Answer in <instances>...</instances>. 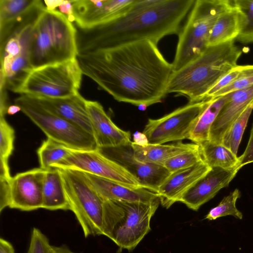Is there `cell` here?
Listing matches in <instances>:
<instances>
[{
  "label": "cell",
  "mask_w": 253,
  "mask_h": 253,
  "mask_svg": "<svg viewBox=\"0 0 253 253\" xmlns=\"http://www.w3.org/2000/svg\"><path fill=\"white\" fill-rule=\"evenodd\" d=\"M77 58L83 74L119 102L148 106L167 94L173 65L152 41L78 54Z\"/></svg>",
  "instance_id": "obj_1"
},
{
  "label": "cell",
  "mask_w": 253,
  "mask_h": 253,
  "mask_svg": "<svg viewBox=\"0 0 253 253\" xmlns=\"http://www.w3.org/2000/svg\"><path fill=\"white\" fill-rule=\"evenodd\" d=\"M196 0H136L121 16L86 29L76 26L78 54L92 53L148 40L156 43L178 35Z\"/></svg>",
  "instance_id": "obj_2"
},
{
  "label": "cell",
  "mask_w": 253,
  "mask_h": 253,
  "mask_svg": "<svg viewBox=\"0 0 253 253\" xmlns=\"http://www.w3.org/2000/svg\"><path fill=\"white\" fill-rule=\"evenodd\" d=\"M242 53L234 41L208 46L197 58L172 72L167 94L184 95L189 103L205 100L207 94L217 81L237 65Z\"/></svg>",
  "instance_id": "obj_3"
},
{
  "label": "cell",
  "mask_w": 253,
  "mask_h": 253,
  "mask_svg": "<svg viewBox=\"0 0 253 253\" xmlns=\"http://www.w3.org/2000/svg\"><path fill=\"white\" fill-rule=\"evenodd\" d=\"M77 30L60 12L45 9L36 22L31 53L32 69L77 57Z\"/></svg>",
  "instance_id": "obj_4"
},
{
  "label": "cell",
  "mask_w": 253,
  "mask_h": 253,
  "mask_svg": "<svg viewBox=\"0 0 253 253\" xmlns=\"http://www.w3.org/2000/svg\"><path fill=\"white\" fill-rule=\"evenodd\" d=\"M234 4L230 0H196L178 34L172 62L176 71L199 56L207 48L212 27L219 15Z\"/></svg>",
  "instance_id": "obj_5"
},
{
  "label": "cell",
  "mask_w": 253,
  "mask_h": 253,
  "mask_svg": "<svg viewBox=\"0 0 253 253\" xmlns=\"http://www.w3.org/2000/svg\"><path fill=\"white\" fill-rule=\"evenodd\" d=\"M59 169L70 205L85 238L102 235L104 200L81 171Z\"/></svg>",
  "instance_id": "obj_6"
},
{
  "label": "cell",
  "mask_w": 253,
  "mask_h": 253,
  "mask_svg": "<svg viewBox=\"0 0 253 253\" xmlns=\"http://www.w3.org/2000/svg\"><path fill=\"white\" fill-rule=\"evenodd\" d=\"M83 73L77 57L33 69L15 93L60 98L79 93Z\"/></svg>",
  "instance_id": "obj_7"
},
{
  "label": "cell",
  "mask_w": 253,
  "mask_h": 253,
  "mask_svg": "<svg viewBox=\"0 0 253 253\" xmlns=\"http://www.w3.org/2000/svg\"><path fill=\"white\" fill-rule=\"evenodd\" d=\"M14 104L47 136L70 149L96 150L97 145L93 135L79 126L43 108L34 97L21 95Z\"/></svg>",
  "instance_id": "obj_8"
},
{
  "label": "cell",
  "mask_w": 253,
  "mask_h": 253,
  "mask_svg": "<svg viewBox=\"0 0 253 253\" xmlns=\"http://www.w3.org/2000/svg\"><path fill=\"white\" fill-rule=\"evenodd\" d=\"M118 202L124 212L105 228L103 235L121 250L132 251L151 230L150 220L159 206L160 199L146 203Z\"/></svg>",
  "instance_id": "obj_9"
},
{
  "label": "cell",
  "mask_w": 253,
  "mask_h": 253,
  "mask_svg": "<svg viewBox=\"0 0 253 253\" xmlns=\"http://www.w3.org/2000/svg\"><path fill=\"white\" fill-rule=\"evenodd\" d=\"M209 101L210 99H207L189 103L159 119H149L142 132L151 144H163L189 139Z\"/></svg>",
  "instance_id": "obj_10"
},
{
  "label": "cell",
  "mask_w": 253,
  "mask_h": 253,
  "mask_svg": "<svg viewBox=\"0 0 253 253\" xmlns=\"http://www.w3.org/2000/svg\"><path fill=\"white\" fill-rule=\"evenodd\" d=\"M52 168L70 169L90 173L128 187L143 188L140 181L125 168L96 150L71 149L70 154Z\"/></svg>",
  "instance_id": "obj_11"
},
{
  "label": "cell",
  "mask_w": 253,
  "mask_h": 253,
  "mask_svg": "<svg viewBox=\"0 0 253 253\" xmlns=\"http://www.w3.org/2000/svg\"><path fill=\"white\" fill-rule=\"evenodd\" d=\"M131 143L117 147H99L97 150L125 168L138 179L144 188L157 193L159 186L171 173L163 166L137 160L134 156Z\"/></svg>",
  "instance_id": "obj_12"
},
{
  "label": "cell",
  "mask_w": 253,
  "mask_h": 253,
  "mask_svg": "<svg viewBox=\"0 0 253 253\" xmlns=\"http://www.w3.org/2000/svg\"><path fill=\"white\" fill-rule=\"evenodd\" d=\"M41 0H0V49L14 34L35 24L46 9Z\"/></svg>",
  "instance_id": "obj_13"
},
{
  "label": "cell",
  "mask_w": 253,
  "mask_h": 253,
  "mask_svg": "<svg viewBox=\"0 0 253 253\" xmlns=\"http://www.w3.org/2000/svg\"><path fill=\"white\" fill-rule=\"evenodd\" d=\"M136 0H72L75 25L86 29L123 14Z\"/></svg>",
  "instance_id": "obj_14"
},
{
  "label": "cell",
  "mask_w": 253,
  "mask_h": 253,
  "mask_svg": "<svg viewBox=\"0 0 253 253\" xmlns=\"http://www.w3.org/2000/svg\"><path fill=\"white\" fill-rule=\"evenodd\" d=\"M45 172L40 168H35L12 177L8 207L25 211L42 208Z\"/></svg>",
  "instance_id": "obj_15"
},
{
  "label": "cell",
  "mask_w": 253,
  "mask_h": 253,
  "mask_svg": "<svg viewBox=\"0 0 253 253\" xmlns=\"http://www.w3.org/2000/svg\"><path fill=\"white\" fill-rule=\"evenodd\" d=\"M211 169L203 159L190 168L171 173L157 192L162 206L168 209L179 202L182 196Z\"/></svg>",
  "instance_id": "obj_16"
},
{
  "label": "cell",
  "mask_w": 253,
  "mask_h": 253,
  "mask_svg": "<svg viewBox=\"0 0 253 253\" xmlns=\"http://www.w3.org/2000/svg\"><path fill=\"white\" fill-rule=\"evenodd\" d=\"M239 169H225L211 168L206 175L200 179L181 198L179 202L189 209L197 211L201 206L213 198L218 192L228 186Z\"/></svg>",
  "instance_id": "obj_17"
},
{
  "label": "cell",
  "mask_w": 253,
  "mask_h": 253,
  "mask_svg": "<svg viewBox=\"0 0 253 253\" xmlns=\"http://www.w3.org/2000/svg\"><path fill=\"white\" fill-rule=\"evenodd\" d=\"M86 106L98 148L117 147L130 143L129 131L118 127L99 102L86 100Z\"/></svg>",
  "instance_id": "obj_18"
},
{
  "label": "cell",
  "mask_w": 253,
  "mask_h": 253,
  "mask_svg": "<svg viewBox=\"0 0 253 253\" xmlns=\"http://www.w3.org/2000/svg\"><path fill=\"white\" fill-rule=\"evenodd\" d=\"M33 97L48 111L93 135L86 106V100L80 93L68 97L60 98Z\"/></svg>",
  "instance_id": "obj_19"
},
{
  "label": "cell",
  "mask_w": 253,
  "mask_h": 253,
  "mask_svg": "<svg viewBox=\"0 0 253 253\" xmlns=\"http://www.w3.org/2000/svg\"><path fill=\"white\" fill-rule=\"evenodd\" d=\"M253 100V85L231 92L229 99L211 126L209 140L221 144L223 137L230 126Z\"/></svg>",
  "instance_id": "obj_20"
},
{
  "label": "cell",
  "mask_w": 253,
  "mask_h": 253,
  "mask_svg": "<svg viewBox=\"0 0 253 253\" xmlns=\"http://www.w3.org/2000/svg\"><path fill=\"white\" fill-rule=\"evenodd\" d=\"M94 188L104 200L124 202H150L158 198L157 193L143 188H133L84 172Z\"/></svg>",
  "instance_id": "obj_21"
},
{
  "label": "cell",
  "mask_w": 253,
  "mask_h": 253,
  "mask_svg": "<svg viewBox=\"0 0 253 253\" xmlns=\"http://www.w3.org/2000/svg\"><path fill=\"white\" fill-rule=\"evenodd\" d=\"M131 146L137 160L162 166L171 158L200 147L195 143H184L181 141L170 144H149L146 147L140 146L131 141Z\"/></svg>",
  "instance_id": "obj_22"
},
{
  "label": "cell",
  "mask_w": 253,
  "mask_h": 253,
  "mask_svg": "<svg viewBox=\"0 0 253 253\" xmlns=\"http://www.w3.org/2000/svg\"><path fill=\"white\" fill-rule=\"evenodd\" d=\"M244 21V14L234 4L216 20L211 32L208 46L234 41L243 26Z\"/></svg>",
  "instance_id": "obj_23"
},
{
  "label": "cell",
  "mask_w": 253,
  "mask_h": 253,
  "mask_svg": "<svg viewBox=\"0 0 253 253\" xmlns=\"http://www.w3.org/2000/svg\"><path fill=\"white\" fill-rule=\"evenodd\" d=\"M42 209L70 210L59 169L45 170L42 189Z\"/></svg>",
  "instance_id": "obj_24"
},
{
  "label": "cell",
  "mask_w": 253,
  "mask_h": 253,
  "mask_svg": "<svg viewBox=\"0 0 253 253\" xmlns=\"http://www.w3.org/2000/svg\"><path fill=\"white\" fill-rule=\"evenodd\" d=\"M230 96L231 93L210 98L209 104L198 118L188 139L197 144L209 140L211 126Z\"/></svg>",
  "instance_id": "obj_25"
},
{
  "label": "cell",
  "mask_w": 253,
  "mask_h": 253,
  "mask_svg": "<svg viewBox=\"0 0 253 253\" xmlns=\"http://www.w3.org/2000/svg\"><path fill=\"white\" fill-rule=\"evenodd\" d=\"M198 145L204 161L210 167L225 169H239V158L223 145L210 140L203 141Z\"/></svg>",
  "instance_id": "obj_26"
},
{
  "label": "cell",
  "mask_w": 253,
  "mask_h": 253,
  "mask_svg": "<svg viewBox=\"0 0 253 253\" xmlns=\"http://www.w3.org/2000/svg\"><path fill=\"white\" fill-rule=\"evenodd\" d=\"M71 149L49 138L43 141L37 150L40 168L48 170L66 158Z\"/></svg>",
  "instance_id": "obj_27"
},
{
  "label": "cell",
  "mask_w": 253,
  "mask_h": 253,
  "mask_svg": "<svg viewBox=\"0 0 253 253\" xmlns=\"http://www.w3.org/2000/svg\"><path fill=\"white\" fill-rule=\"evenodd\" d=\"M253 110V100L232 123L223 137L221 144L236 155L244 131Z\"/></svg>",
  "instance_id": "obj_28"
},
{
  "label": "cell",
  "mask_w": 253,
  "mask_h": 253,
  "mask_svg": "<svg viewBox=\"0 0 253 253\" xmlns=\"http://www.w3.org/2000/svg\"><path fill=\"white\" fill-rule=\"evenodd\" d=\"M240 197V191L238 189H235L229 195L224 197L217 206L212 208L205 216V219L212 220L222 216L232 215L242 219V213L236 207V202Z\"/></svg>",
  "instance_id": "obj_29"
},
{
  "label": "cell",
  "mask_w": 253,
  "mask_h": 253,
  "mask_svg": "<svg viewBox=\"0 0 253 253\" xmlns=\"http://www.w3.org/2000/svg\"><path fill=\"white\" fill-rule=\"evenodd\" d=\"M233 1L245 17L243 26L236 40L243 44L253 42V0H233Z\"/></svg>",
  "instance_id": "obj_30"
},
{
  "label": "cell",
  "mask_w": 253,
  "mask_h": 253,
  "mask_svg": "<svg viewBox=\"0 0 253 253\" xmlns=\"http://www.w3.org/2000/svg\"><path fill=\"white\" fill-rule=\"evenodd\" d=\"M203 160L200 147L178 155L165 162L163 166L170 173L190 168Z\"/></svg>",
  "instance_id": "obj_31"
},
{
  "label": "cell",
  "mask_w": 253,
  "mask_h": 253,
  "mask_svg": "<svg viewBox=\"0 0 253 253\" xmlns=\"http://www.w3.org/2000/svg\"><path fill=\"white\" fill-rule=\"evenodd\" d=\"M15 131L7 123L4 116H0V161L8 162L14 149Z\"/></svg>",
  "instance_id": "obj_32"
},
{
  "label": "cell",
  "mask_w": 253,
  "mask_h": 253,
  "mask_svg": "<svg viewBox=\"0 0 253 253\" xmlns=\"http://www.w3.org/2000/svg\"><path fill=\"white\" fill-rule=\"evenodd\" d=\"M252 85H253V65H243L238 77L229 85L218 91L212 98L224 95Z\"/></svg>",
  "instance_id": "obj_33"
},
{
  "label": "cell",
  "mask_w": 253,
  "mask_h": 253,
  "mask_svg": "<svg viewBox=\"0 0 253 253\" xmlns=\"http://www.w3.org/2000/svg\"><path fill=\"white\" fill-rule=\"evenodd\" d=\"M27 253H53L48 238L37 228L32 230Z\"/></svg>",
  "instance_id": "obj_34"
},
{
  "label": "cell",
  "mask_w": 253,
  "mask_h": 253,
  "mask_svg": "<svg viewBox=\"0 0 253 253\" xmlns=\"http://www.w3.org/2000/svg\"><path fill=\"white\" fill-rule=\"evenodd\" d=\"M242 66L237 65L221 77L208 92L206 99L212 98L220 90L232 84L239 76Z\"/></svg>",
  "instance_id": "obj_35"
},
{
  "label": "cell",
  "mask_w": 253,
  "mask_h": 253,
  "mask_svg": "<svg viewBox=\"0 0 253 253\" xmlns=\"http://www.w3.org/2000/svg\"><path fill=\"white\" fill-rule=\"evenodd\" d=\"M10 180L0 178V211L9 207L10 201Z\"/></svg>",
  "instance_id": "obj_36"
},
{
  "label": "cell",
  "mask_w": 253,
  "mask_h": 253,
  "mask_svg": "<svg viewBox=\"0 0 253 253\" xmlns=\"http://www.w3.org/2000/svg\"><path fill=\"white\" fill-rule=\"evenodd\" d=\"M239 158L238 168L253 162V126L251 130L250 138L244 153Z\"/></svg>",
  "instance_id": "obj_37"
},
{
  "label": "cell",
  "mask_w": 253,
  "mask_h": 253,
  "mask_svg": "<svg viewBox=\"0 0 253 253\" xmlns=\"http://www.w3.org/2000/svg\"><path fill=\"white\" fill-rule=\"evenodd\" d=\"M58 8L59 11L65 15L70 22L74 21L72 0H63Z\"/></svg>",
  "instance_id": "obj_38"
},
{
  "label": "cell",
  "mask_w": 253,
  "mask_h": 253,
  "mask_svg": "<svg viewBox=\"0 0 253 253\" xmlns=\"http://www.w3.org/2000/svg\"><path fill=\"white\" fill-rule=\"evenodd\" d=\"M133 142L142 147H146L149 144L146 135L143 132L136 131L133 134Z\"/></svg>",
  "instance_id": "obj_39"
},
{
  "label": "cell",
  "mask_w": 253,
  "mask_h": 253,
  "mask_svg": "<svg viewBox=\"0 0 253 253\" xmlns=\"http://www.w3.org/2000/svg\"><path fill=\"white\" fill-rule=\"evenodd\" d=\"M0 253H15L13 245L1 237L0 239Z\"/></svg>",
  "instance_id": "obj_40"
},
{
  "label": "cell",
  "mask_w": 253,
  "mask_h": 253,
  "mask_svg": "<svg viewBox=\"0 0 253 253\" xmlns=\"http://www.w3.org/2000/svg\"><path fill=\"white\" fill-rule=\"evenodd\" d=\"M62 1V0H44V2L45 4L46 9L49 10H55V8L57 7H59V6L61 4Z\"/></svg>",
  "instance_id": "obj_41"
},
{
  "label": "cell",
  "mask_w": 253,
  "mask_h": 253,
  "mask_svg": "<svg viewBox=\"0 0 253 253\" xmlns=\"http://www.w3.org/2000/svg\"><path fill=\"white\" fill-rule=\"evenodd\" d=\"M53 253H77L71 251L65 245L60 246H52Z\"/></svg>",
  "instance_id": "obj_42"
},
{
  "label": "cell",
  "mask_w": 253,
  "mask_h": 253,
  "mask_svg": "<svg viewBox=\"0 0 253 253\" xmlns=\"http://www.w3.org/2000/svg\"><path fill=\"white\" fill-rule=\"evenodd\" d=\"M20 111H21V109L20 106L16 104L11 105L8 107L6 114L9 115H13Z\"/></svg>",
  "instance_id": "obj_43"
}]
</instances>
